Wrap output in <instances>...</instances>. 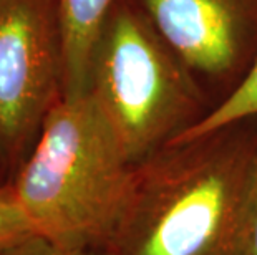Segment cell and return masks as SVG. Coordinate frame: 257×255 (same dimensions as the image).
Segmentation results:
<instances>
[{
  "label": "cell",
  "instance_id": "1",
  "mask_svg": "<svg viewBox=\"0 0 257 255\" xmlns=\"http://www.w3.org/2000/svg\"><path fill=\"white\" fill-rule=\"evenodd\" d=\"M247 121L169 143L140 162L126 212L101 255H242L257 151Z\"/></svg>",
  "mask_w": 257,
  "mask_h": 255
},
{
  "label": "cell",
  "instance_id": "2",
  "mask_svg": "<svg viewBox=\"0 0 257 255\" xmlns=\"http://www.w3.org/2000/svg\"><path fill=\"white\" fill-rule=\"evenodd\" d=\"M136 166L86 91L62 96L10 182L37 235L103 250L135 189Z\"/></svg>",
  "mask_w": 257,
  "mask_h": 255
},
{
  "label": "cell",
  "instance_id": "3",
  "mask_svg": "<svg viewBox=\"0 0 257 255\" xmlns=\"http://www.w3.org/2000/svg\"><path fill=\"white\" fill-rule=\"evenodd\" d=\"M88 93L135 166L209 111L202 83L133 0H116L101 27Z\"/></svg>",
  "mask_w": 257,
  "mask_h": 255
},
{
  "label": "cell",
  "instance_id": "4",
  "mask_svg": "<svg viewBox=\"0 0 257 255\" xmlns=\"http://www.w3.org/2000/svg\"><path fill=\"white\" fill-rule=\"evenodd\" d=\"M63 83L55 0H0V164L9 181L63 96Z\"/></svg>",
  "mask_w": 257,
  "mask_h": 255
},
{
  "label": "cell",
  "instance_id": "5",
  "mask_svg": "<svg viewBox=\"0 0 257 255\" xmlns=\"http://www.w3.org/2000/svg\"><path fill=\"white\" fill-rule=\"evenodd\" d=\"M133 2L201 83L232 91L255 63L257 0Z\"/></svg>",
  "mask_w": 257,
  "mask_h": 255
},
{
  "label": "cell",
  "instance_id": "6",
  "mask_svg": "<svg viewBox=\"0 0 257 255\" xmlns=\"http://www.w3.org/2000/svg\"><path fill=\"white\" fill-rule=\"evenodd\" d=\"M63 37V96L88 91L91 50L116 0H55Z\"/></svg>",
  "mask_w": 257,
  "mask_h": 255
},
{
  "label": "cell",
  "instance_id": "7",
  "mask_svg": "<svg viewBox=\"0 0 257 255\" xmlns=\"http://www.w3.org/2000/svg\"><path fill=\"white\" fill-rule=\"evenodd\" d=\"M257 118V60L245 75L244 80L234 88L232 91L219 100L211 110L196 124H193L189 129L178 136L171 143L176 141H184L191 138H198L202 134L217 131L221 128L231 126L245 119H255Z\"/></svg>",
  "mask_w": 257,
  "mask_h": 255
},
{
  "label": "cell",
  "instance_id": "8",
  "mask_svg": "<svg viewBox=\"0 0 257 255\" xmlns=\"http://www.w3.org/2000/svg\"><path fill=\"white\" fill-rule=\"evenodd\" d=\"M37 235L22 209L12 182L0 184V253Z\"/></svg>",
  "mask_w": 257,
  "mask_h": 255
},
{
  "label": "cell",
  "instance_id": "9",
  "mask_svg": "<svg viewBox=\"0 0 257 255\" xmlns=\"http://www.w3.org/2000/svg\"><path fill=\"white\" fill-rule=\"evenodd\" d=\"M242 255H257V151L254 156L252 167H250L247 194H245Z\"/></svg>",
  "mask_w": 257,
  "mask_h": 255
},
{
  "label": "cell",
  "instance_id": "10",
  "mask_svg": "<svg viewBox=\"0 0 257 255\" xmlns=\"http://www.w3.org/2000/svg\"><path fill=\"white\" fill-rule=\"evenodd\" d=\"M0 255H101V252L63 247L42 235H32Z\"/></svg>",
  "mask_w": 257,
  "mask_h": 255
},
{
  "label": "cell",
  "instance_id": "11",
  "mask_svg": "<svg viewBox=\"0 0 257 255\" xmlns=\"http://www.w3.org/2000/svg\"><path fill=\"white\" fill-rule=\"evenodd\" d=\"M5 182H9V177L5 176L4 167H2V164H0V184H5Z\"/></svg>",
  "mask_w": 257,
  "mask_h": 255
}]
</instances>
